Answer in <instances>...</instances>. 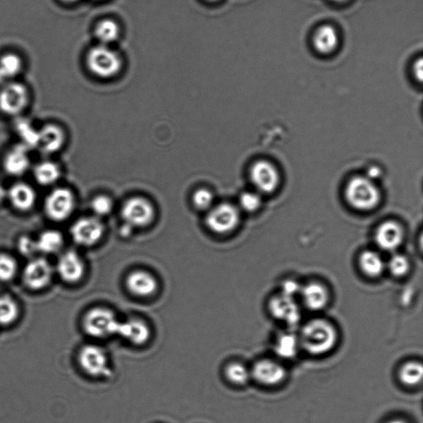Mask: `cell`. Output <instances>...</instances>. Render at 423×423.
Instances as JSON below:
<instances>
[{
	"label": "cell",
	"mask_w": 423,
	"mask_h": 423,
	"mask_svg": "<svg viewBox=\"0 0 423 423\" xmlns=\"http://www.w3.org/2000/svg\"><path fill=\"white\" fill-rule=\"evenodd\" d=\"M299 345L308 353L321 356L331 352L337 343L336 329L328 321H309L301 330Z\"/></svg>",
	"instance_id": "6da1fadb"
},
{
	"label": "cell",
	"mask_w": 423,
	"mask_h": 423,
	"mask_svg": "<svg viewBox=\"0 0 423 423\" xmlns=\"http://www.w3.org/2000/svg\"><path fill=\"white\" fill-rule=\"evenodd\" d=\"M345 197L350 205L358 210L375 209L380 202V194L373 181L367 177L352 179L345 189Z\"/></svg>",
	"instance_id": "7a4b0ae2"
},
{
	"label": "cell",
	"mask_w": 423,
	"mask_h": 423,
	"mask_svg": "<svg viewBox=\"0 0 423 423\" xmlns=\"http://www.w3.org/2000/svg\"><path fill=\"white\" fill-rule=\"evenodd\" d=\"M120 320L111 309L93 308L87 312L83 319V328L89 336L104 339L117 335Z\"/></svg>",
	"instance_id": "3957f363"
},
{
	"label": "cell",
	"mask_w": 423,
	"mask_h": 423,
	"mask_svg": "<svg viewBox=\"0 0 423 423\" xmlns=\"http://www.w3.org/2000/svg\"><path fill=\"white\" fill-rule=\"evenodd\" d=\"M87 65L93 74L101 78H111L120 71L122 59L111 47L99 44L89 52Z\"/></svg>",
	"instance_id": "277c9868"
},
{
	"label": "cell",
	"mask_w": 423,
	"mask_h": 423,
	"mask_svg": "<svg viewBox=\"0 0 423 423\" xmlns=\"http://www.w3.org/2000/svg\"><path fill=\"white\" fill-rule=\"evenodd\" d=\"M76 199L71 191L58 187L48 194L44 201V211L52 221L63 222L71 216L75 209Z\"/></svg>",
	"instance_id": "5b68a950"
},
{
	"label": "cell",
	"mask_w": 423,
	"mask_h": 423,
	"mask_svg": "<svg viewBox=\"0 0 423 423\" xmlns=\"http://www.w3.org/2000/svg\"><path fill=\"white\" fill-rule=\"evenodd\" d=\"M30 100L25 85L10 81L0 89V112L7 116H18L25 111Z\"/></svg>",
	"instance_id": "8992f818"
},
{
	"label": "cell",
	"mask_w": 423,
	"mask_h": 423,
	"mask_svg": "<svg viewBox=\"0 0 423 423\" xmlns=\"http://www.w3.org/2000/svg\"><path fill=\"white\" fill-rule=\"evenodd\" d=\"M79 364L87 375L96 378L112 376L108 354L97 345H87L80 349Z\"/></svg>",
	"instance_id": "52a82bcc"
},
{
	"label": "cell",
	"mask_w": 423,
	"mask_h": 423,
	"mask_svg": "<svg viewBox=\"0 0 423 423\" xmlns=\"http://www.w3.org/2000/svg\"><path fill=\"white\" fill-rule=\"evenodd\" d=\"M239 220L237 207L229 203H222L214 207L206 218L207 226L218 234H226L233 231L238 225Z\"/></svg>",
	"instance_id": "ba28073f"
},
{
	"label": "cell",
	"mask_w": 423,
	"mask_h": 423,
	"mask_svg": "<svg viewBox=\"0 0 423 423\" xmlns=\"http://www.w3.org/2000/svg\"><path fill=\"white\" fill-rule=\"evenodd\" d=\"M122 217L131 227H142L150 225L154 218V209L144 198H133L124 203Z\"/></svg>",
	"instance_id": "9c48e42d"
},
{
	"label": "cell",
	"mask_w": 423,
	"mask_h": 423,
	"mask_svg": "<svg viewBox=\"0 0 423 423\" xmlns=\"http://www.w3.org/2000/svg\"><path fill=\"white\" fill-rule=\"evenodd\" d=\"M53 269L51 264L45 258L32 259L23 270L24 284L34 290H40L51 283Z\"/></svg>",
	"instance_id": "30bf717a"
},
{
	"label": "cell",
	"mask_w": 423,
	"mask_h": 423,
	"mask_svg": "<svg viewBox=\"0 0 423 423\" xmlns=\"http://www.w3.org/2000/svg\"><path fill=\"white\" fill-rule=\"evenodd\" d=\"M104 226L96 218L78 219L71 226V235L76 244L83 247H91L100 241L104 234Z\"/></svg>",
	"instance_id": "8fae6325"
},
{
	"label": "cell",
	"mask_w": 423,
	"mask_h": 423,
	"mask_svg": "<svg viewBox=\"0 0 423 423\" xmlns=\"http://www.w3.org/2000/svg\"><path fill=\"white\" fill-rule=\"evenodd\" d=\"M271 315L288 326L295 327L301 320V312L294 298L279 294L273 297L269 304Z\"/></svg>",
	"instance_id": "7c38bea8"
},
{
	"label": "cell",
	"mask_w": 423,
	"mask_h": 423,
	"mask_svg": "<svg viewBox=\"0 0 423 423\" xmlns=\"http://www.w3.org/2000/svg\"><path fill=\"white\" fill-rule=\"evenodd\" d=\"M286 375V370L282 365L269 359L255 362L251 371V377H253L258 383L266 386L282 383Z\"/></svg>",
	"instance_id": "4fadbf2b"
},
{
	"label": "cell",
	"mask_w": 423,
	"mask_h": 423,
	"mask_svg": "<svg viewBox=\"0 0 423 423\" xmlns=\"http://www.w3.org/2000/svg\"><path fill=\"white\" fill-rule=\"evenodd\" d=\"M251 181L260 192H274L279 185V177L275 166L266 161L255 162L251 170Z\"/></svg>",
	"instance_id": "5bb4252c"
},
{
	"label": "cell",
	"mask_w": 423,
	"mask_h": 423,
	"mask_svg": "<svg viewBox=\"0 0 423 423\" xmlns=\"http://www.w3.org/2000/svg\"><path fill=\"white\" fill-rule=\"evenodd\" d=\"M56 271L65 282L74 284L83 278L85 266L82 258L77 252L67 251L60 256Z\"/></svg>",
	"instance_id": "9a60e30c"
},
{
	"label": "cell",
	"mask_w": 423,
	"mask_h": 423,
	"mask_svg": "<svg viewBox=\"0 0 423 423\" xmlns=\"http://www.w3.org/2000/svg\"><path fill=\"white\" fill-rule=\"evenodd\" d=\"M30 149L21 144L15 145L5 154L3 168L9 176H22L30 168Z\"/></svg>",
	"instance_id": "2e32d148"
},
{
	"label": "cell",
	"mask_w": 423,
	"mask_h": 423,
	"mask_svg": "<svg viewBox=\"0 0 423 423\" xmlns=\"http://www.w3.org/2000/svg\"><path fill=\"white\" fill-rule=\"evenodd\" d=\"M126 286L133 295L148 298L156 294L159 288L157 279L148 271H135L126 279Z\"/></svg>",
	"instance_id": "e0dca14e"
},
{
	"label": "cell",
	"mask_w": 423,
	"mask_h": 423,
	"mask_svg": "<svg viewBox=\"0 0 423 423\" xmlns=\"http://www.w3.org/2000/svg\"><path fill=\"white\" fill-rule=\"evenodd\" d=\"M117 335L130 343L142 345L148 343L152 336V330L145 321L138 319H130L120 321Z\"/></svg>",
	"instance_id": "ac0fdd59"
},
{
	"label": "cell",
	"mask_w": 423,
	"mask_h": 423,
	"mask_svg": "<svg viewBox=\"0 0 423 423\" xmlns=\"http://www.w3.org/2000/svg\"><path fill=\"white\" fill-rule=\"evenodd\" d=\"M66 144V133L60 126L48 124L39 129L38 146L44 154L58 152Z\"/></svg>",
	"instance_id": "d6986e66"
},
{
	"label": "cell",
	"mask_w": 423,
	"mask_h": 423,
	"mask_svg": "<svg viewBox=\"0 0 423 423\" xmlns=\"http://www.w3.org/2000/svg\"><path fill=\"white\" fill-rule=\"evenodd\" d=\"M8 199L11 205L19 212H27L34 207L36 193L32 187L26 183L18 182L8 190Z\"/></svg>",
	"instance_id": "ffe728a7"
},
{
	"label": "cell",
	"mask_w": 423,
	"mask_h": 423,
	"mask_svg": "<svg viewBox=\"0 0 423 423\" xmlns=\"http://www.w3.org/2000/svg\"><path fill=\"white\" fill-rule=\"evenodd\" d=\"M404 239V231L396 222H385L376 233V243L382 250L392 251L397 249Z\"/></svg>",
	"instance_id": "44dd1931"
},
{
	"label": "cell",
	"mask_w": 423,
	"mask_h": 423,
	"mask_svg": "<svg viewBox=\"0 0 423 423\" xmlns=\"http://www.w3.org/2000/svg\"><path fill=\"white\" fill-rule=\"evenodd\" d=\"M305 305L311 310H320L329 302V293L326 287L319 283H310L301 290Z\"/></svg>",
	"instance_id": "7402d4cb"
},
{
	"label": "cell",
	"mask_w": 423,
	"mask_h": 423,
	"mask_svg": "<svg viewBox=\"0 0 423 423\" xmlns=\"http://www.w3.org/2000/svg\"><path fill=\"white\" fill-rule=\"evenodd\" d=\"M62 172L58 163L52 161H43L35 165L34 176L40 185L51 186L58 181Z\"/></svg>",
	"instance_id": "603a6c76"
},
{
	"label": "cell",
	"mask_w": 423,
	"mask_h": 423,
	"mask_svg": "<svg viewBox=\"0 0 423 423\" xmlns=\"http://www.w3.org/2000/svg\"><path fill=\"white\" fill-rule=\"evenodd\" d=\"M23 69L21 58L14 53L0 56V85L10 82Z\"/></svg>",
	"instance_id": "cb8c5ba5"
},
{
	"label": "cell",
	"mask_w": 423,
	"mask_h": 423,
	"mask_svg": "<svg viewBox=\"0 0 423 423\" xmlns=\"http://www.w3.org/2000/svg\"><path fill=\"white\" fill-rule=\"evenodd\" d=\"M38 251L44 254H54L58 252L64 244L62 233L56 230H46L36 240Z\"/></svg>",
	"instance_id": "d4e9b609"
},
{
	"label": "cell",
	"mask_w": 423,
	"mask_h": 423,
	"mask_svg": "<svg viewBox=\"0 0 423 423\" xmlns=\"http://www.w3.org/2000/svg\"><path fill=\"white\" fill-rule=\"evenodd\" d=\"M359 263L361 271L369 277H379L385 270L384 260L376 251H364L360 256Z\"/></svg>",
	"instance_id": "484cf974"
},
{
	"label": "cell",
	"mask_w": 423,
	"mask_h": 423,
	"mask_svg": "<svg viewBox=\"0 0 423 423\" xmlns=\"http://www.w3.org/2000/svg\"><path fill=\"white\" fill-rule=\"evenodd\" d=\"M339 43V36L336 31L331 26H323L320 28L315 36V45L317 51L322 53H329L334 50Z\"/></svg>",
	"instance_id": "4316f807"
},
{
	"label": "cell",
	"mask_w": 423,
	"mask_h": 423,
	"mask_svg": "<svg viewBox=\"0 0 423 423\" xmlns=\"http://www.w3.org/2000/svg\"><path fill=\"white\" fill-rule=\"evenodd\" d=\"M300 347L298 337L292 333H284L280 335L275 345V353L286 359H291L298 353Z\"/></svg>",
	"instance_id": "83f0119b"
},
{
	"label": "cell",
	"mask_w": 423,
	"mask_h": 423,
	"mask_svg": "<svg viewBox=\"0 0 423 423\" xmlns=\"http://www.w3.org/2000/svg\"><path fill=\"white\" fill-rule=\"evenodd\" d=\"M15 129L20 140L22 141V145L26 146L27 149L38 148L39 129H36L30 121L19 120Z\"/></svg>",
	"instance_id": "f1b7e54d"
},
{
	"label": "cell",
	"mask_w": 423,
	"mask_h": 423,
	"mask_svg": "<svg viewBox=\"0 0 423 423\" xmlns=\"http://www.w3.org/2000/svg\"><path fill=\"white\" fill-rule=\"evenodd\" d=\"M20 315L17 301L10 296L0 297V326H9L16 322Z\"/></svg>",
	"instance_id": "f546056e"
},
{
	"label": "cell",
	"mask_w": 423,
	"mask_h": 423,
	"mask_svg": "<svg viewBox=\"0 0 423 423\" xmlns=\"http://www.w3.org/2000/svg\"><path fill=\"white\" fill-rule=\"evenodd\" d=\"M119 27L117 24L111 19H106L98 24L95 28V36L100 44H111L119 38Z\"/></svg>",
	"instance_id": "4dcf8cb0"
},
{
	"label": "cell",
	"mask_w": 423,
	"mask_h": 423,
	"mask_svg": "<svg viewBox=\"0 0 423 423\" xmlns=\"http://www.w3.org/2000/svg\"><path fill=\"white\" fill-rule=\"evenodd\" d=\"M398 376L402 384L409 386L417 385L421 383L422 380V365L420 362H408L402 366Z\"/></svg>",
	"instance_id": "1f68e13d"
},
{
	"label": "cell",
	"mask_w": 423,
	"mask_h": 423,
	"mask_svg": "<svg viewBox=\"0 0 423 423\" xmlns=\"http://www.w3.org/2000/svg\"><path fill=\"white\" fill-rule=\"evenodd\" d=\"M225 374L227 380L236 385H246L251 378L249 369L238 362L227 365Z\"/></svg>",
	"instance_id": "d6a6232c"
},
{
	"label": "cell",
	"mask_w": 423,
	"mask_h": 423,
	"mask_svg": "<svg viewBox=\"0 0 423 423\" xmlns=\"http://www.w3.org/2000/svg\"><path fill=\"white\" fill-rule=\"evenodd\" d=\"M18 271V263L13 256L0 253V282H10Z\"/></svg>",
	"instance_id": "836d02e7"
},
{
	"label": "cell",
	"mask_w": 423,
	"mask_h": 423,
	"mask_svg": "<svg viewBox=\"0 0 423 423\" xmlns=\"http://www.w3.org/2000/svg\"><path fill=\"white\" fill-rule=\"evenodd\" d=\"M389 269L391 274L396 277H402L408 273L410 264L408 258L402 255H394L389 260Z\"/></svg>",
	"instance_id": "e575fe53"
},
{
	"label": "cell",
	"mask_w": 423,
	"mask_h": 423,
	"mask_svg": "<svg viewBox=\"0 0 423 423\" xmlns=\"http://www.w3.org/2000/svg\"><path fill=\"white\" fill-rule=\"evenodd\" d=\"M91 209L97 216H105L111 213L113 209V203L111 198L103 196H97L91 202Z\"/></svg>",
	"instance_id": "d590c367"
},
{
	"label": "cell",
	"mask_w": 423,
	"mask_h": 423,
	"mask_svg": "<svg viewBox=\"0 0 423 423\" xmlns=\"http://www.w3.org/2000/svg\"><path fill=\"white\" fill-rule=\"evenodd\" d=\"M214 202L213 194L210 191L201 189L196 191L193 196V203L198 209L205 210L209 209Z\"/></svg>",
	"instance_id": "8d00e7d4"
},
{
	"label": "cell",
	"mask_w": 423,
	"mask_h": 423,
	"mask_svg": "<svg viewBox=\"0 0 423 423\" xmlns=\"http://www.w3.org/2000/svg\"><path fill=\"white\" fill-rule=\"evenodd\" d=\"M240 205L242 209L247 212H255L262 205V198L258 194L245 192L240 197Z\"/></svg>",
	"instance_id": "74e56055"
},
{
	"label": "cell",
	"mask_w": 423,
	"mask_h": 423,
	"mask_svg": "<svg viewBox=\"0 0 423 423\" xmlns=\"http://www.w3.org/2000/svg\"><path fill=\"white\" fill-rule=\"evenodd\" d=\"M18 250L20 254L27 256V258H31V256L34 255L36 252H38L36 240L27 237V236H22L18 240Z\"/></svg>",
	"instance_id": "f35d334b"
},
{
	"label": "cell",
	"mask_w": 423,
	"mask_h": 423,
	"mask_svg": "<svg viewBox=\"0 0 423 423\" xmlns=\"http://www.w3.org/2000/svg\"><path fill=\"white\" fill-rule=\"evenodd\" d=\"M301 290L302 288H301L298 282H295V280H287L283 284L282 294L294 298V296L301 292Z\"/></svg>",
	"instance_id": "ab89813d"
},
{
	"label": "cell",
	"mask_w": 423,
	"mask_h": 423,
	"mask_svg": "<svg viewBox=\"0 0 423 423\" xmlns=\"http://www.w3.org/2000/svg\"><path fill=\"white\" fill-rule=\"evenodd\" d=\"M414 73L418 79L422 81L423 77V62L422 58L418 59L416 64H415Z\"/></svg>",
	"instance_id": "60d3db41"
},
{
	"label": "cell",
	"mask_w": 423,
	"mask_h": 423,
	"mask_svg": "<svg viewBox=\"0 0 423 423\" xmlns=\"http://www.w3.org/2000/svg\"><path fill=\"white\" fill-rule=\"evenodd\" d=\"M368 176L367 178L369 179V180H375V179H377L378 177L380 176L381 174V170H380V168H378L377 166H372V168H370L368 170Z\"/></svg>",
	"instance_id": "b9f144b4"
},
{
	"label": "cell",
	"mask_w": 423,
	"mask_h": 423,
	"mask_svg": "<svg viewBox=\"0 0 423 423\" xmlns=\"http://www.w3.org/2000/svg\"><path fill=\"white\" fill-rule=\"evenodd\" d=\"M8 197V190L3 185H0V205L5 201Z\"/></svg>",
	"instance_id": "7bdbcfd3"
},
{
	"label": "cell",
	"mask_w": 423,
	"mask_h": 423,
	"mask_svg": "<svg viewBox=\"0 0 423 423\" xmlns=\"http://www.w3.org/2000/svg\"><path fill=\"white\" fill-rule=\"evenodd\" d=\"M388 423H407L404 420H401V419H394V420L389 421Z\"/></svg>",
	"instance_id": "ee69618b"
},
{
	"label": "cell",
	"mask_w": 423,
	"mask_h": 423,
	"mask_svg": "<svg viewBox=\"0 0 423 423\" xmlns=\"http://www.w3.org/2000/svg\"><path fill=\"white\" fill-rule=\"evenodd\" d=\"M62 1L65 3H75L76 1H78V0H62Z\"/></svg>",
	"instance_id": "f6af8a7d"
},
{
	"label": "cell",
	"mask_w": 423,
	"mask_h": 423,
	"mask_svg": "<svg viewBox=\"0 0 423 423\" xmlns=\"http://www.w3.org/2000/svg\"><path fill=\"white\" fill-rule=\"evenodd\" d=\"M334 1H343V0H334Z\"/></svg>",
	"instance_id": "bcb514c9"
},
{
	"label": "cell",
	"mask_w": 423,
	"mask_h": 423,
	"mask_svg": "<svg viewBox=\"0 0 423 423\" xmlns=\"http://www.w3.org/2000/svg\"><path fill=\"white\" fill-rule=\"evenodd\" d=\"M209 1H217V0H209Z\"/></svg>",
	"instance_id": "7dc6e473"
}]
</instances>
